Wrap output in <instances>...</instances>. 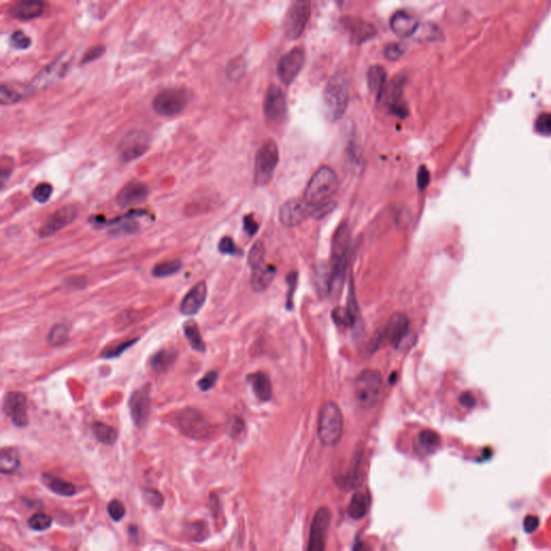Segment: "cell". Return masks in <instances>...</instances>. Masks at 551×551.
<instances>
[{
    "label": "cell",
    "instance_id": "cell-1",
    "mask_svg": "<svg viewBox=\"0 0 551 551\" xmlns=\"http://www.w3.org/2000/svg\"><path fill=\"white\" fill-rule=\"evenodd\" d=\"M338 189V178L329 166H322L314 172L305 190L304 201L312 207L327 203Z\"/></svg>",
    "mask_w": 551,
    "mask_h": 551
},
{
    "label": "cell",
    "instance_id": "cell-2",
    "mask_svg": "<svg viewBox=\"0 0 551 551\" xmlns=\"http://www.w3.org/2000/svg\"><path fill=\"white\" fill-rule=\"evenodd\" d=\"M343 433V418L338 405L333 401H325L319 413L318 435L322 444L329 447L341 442Z\"/></svg>",
    "mask_w": 551,
    "mask_h": 551
},
{
    "label": "cell",
    "instance_id": "cell-3",
    "mask_svg": "<svg viewBox=\"0 0 551 551\" xmlns=\"http://www.w3.org/2000/svg\"><path fill=\"white\" fill-rule=\"evenodd\" d=\"M350 228L346 222L341 223L334 234L332 242V289L334 285L341 287L346 275L350 248Z\"/></svg>",
    "mask_w": 551,
    "mask_h": 551
},
{
    "label": "cell",
    "instance_id": "cell-4",
    "mask_svg": "<svg viewBox=\"0 0 551 551\" xmlns=\"http://www.w3.org/2000/svg\"><path fill=\"white\" fill-rule=\"evenodd\" d=\"M349 102V89L346 78L341 73L334 75L324 91V111L332 121L341 119Z\"/></svg>",
    "mask_w": 551,
    "mask_h": 551
},
{
    "label": "cell",
    "instance_id": "cell-5",
    "mask_svg": "<svg viewBox=\"0 0 551 551\" xmlns=\"http://www.w3.org/2000/svg\"><path fill=\"white\" fill-rule=\"evenodd\" d=\"M381 389V372L368 368L363 370L354 382V397L361 407L370 409L377 405Z\"/></svg>",
    "mask_w": 551,
    "mask_h": 551
},
{
    "label": "cell",
    "instance_id": "cell-6",
    "mask_svg": "<svg viewBox=\"0 0 551 551\" xmlns=\"http://www.w3.org/2000/svg\"><path fill=\"white\" fill-rule=\"evenodd\" d=\"M172 421L183 435L193 440L208 437L211 432L208 420L197 409L184 408L177 411L174 413Z\"/></svg>",
    "mask_w": 551,
    "mask_h": 551
},
{
    "label": "cell",
    "instance_id": "cell-7",
    "mask_svg": "<svg viewBox=\"0 0 551 551\" xmlns=\"http://www.w3.org/2000/svg\"><path fill=\"white\" fill-rule=\"evenodd\" d=\"M383 331L386 341L397 350H405L416 343V335L410 331V321L404 314H395L388 320Z\"/></svg>",
    "mask_w": 551,
    "mask_h": 551
},
{
    "label": "cell",
    "instance_id": "cell-8",
    "mask_svg": "<svg viewBox=\"0 0 551 551\" xmlns=\"http://www.w3.org/2000/svg\"><path fill=\"white\" fill-rule=\"evenodd\" d=\"M190 95L186 89L172 87L159 93L152 102L153 110L159 116H174L181 114L189 104Z\"/></svg>",
    "mask_w": 551,
    "mask_h": 551
},
{
    "label": "cell",
    "instance_id": "cell-9",
    "mask_svg": "<svg viewBox=\"0 0 551 551\" xmlns=\"http://www.w3.org/2000/svg\"><path fill=\"white\" fill-rule=\"evenodd\" d=\"M278 162V145L273 139H269L260 147L255 157L254 181L258 186H265L271 181Z\"/></svg>",
    "mask_w": 551,
    "mask_h": 551
},
{
    "label": "cell",
    "instance_id": "cell-10",
    "mask_svg": "<svg viewBox=\"0 0 551 551\" xmlns=\"http://www.w3.org/2000/svg\"><path fill=\"white\" fill-rule=\"evenodd\" d=\"M151 136L145 131L135 129L126 134L118 145V153L123 162H132L143 156L150 147Z\"/></svg>",
    "mask_w": 551,
    "mask_h": 551
},
{
    "label": "cell",
    "instance_id": "cell-11",
    "mask_svg": "<svg viewBox=\"0 0 551 551\" xmlns=\"http://www.w3.org/2000/svg\"><path fill=\"white\" fill-rule=\"evenodd\" d=\"M310 17V3L298 0L289 8L284 19V32L290 39L300 37Z\"/></svg>",
    "mask_w": 551,
    "mask_h": 551
},
{
    "label": "cell",
    "instance_id": "cell-12",
    "mask_svg": "<svg viewBox=\"0 0 551 551\" xmlns=\"http://www.w3.org/2000/svg\"><path fill=\"white\" fill-rule=\"evenodd\" d=\"M329 523H331L329 510L327 507L319 508L312 519L307 551H325Z\"/></svg>",
    "mask_w": 551,
    "mask_h": 551
},
{
    "label": "cell",
    "instance_id": "cell-13",
    "mask_svg": "<svg viewBox=\"0 0 551 551\" xmlns=\"http://www.w3.org/2000/svg\"><path fill=\"white\" fill-rule=\"evenodd\" d=\"M67 56L68 54H64L61 57H58L55 61L42 68V71L32 81L30 87L33 90H42L62 79L67 73L68 68H69L71 60Z\"/></svg>",
    "mask_w": 551,
    "mask_h": 551
},
{
    "label": "cell",
    "instance_id": "cell-14",
    "mask_svg": "<svg viewBox=\"0 0 551 551\" xmlns=\"http://www.w3.org/2000/svg\"><path fill=\"white\" fill-rule=\"evenodd\" d=\"M78 211L73 206H65L55 213L48 215L39 228V236L42 238L50 237L65 228L77 218Z\"/></svg>",
    "mask_w": 551,
    "mask_h": 551
},
{
    "label": "cell",
    "instance_id": "cell-15",
    "mask_svg": "<svg viewBox=\"0 0 551 551\" xmlns=\"http://www.w3.org/2000/svg\"><path fill=\"white\" fill-rule=\"evenodd\" d=\"M3 411L17 428H25L28 424L27 399L21 392H8L3 399Z\"/></svg>",
    "mask_w": 551,
    "mask_h": 551
},
{
    "label": "cell",
    "instance_id": "cell-16",
    "mask_svg": "<svg viewBox=\"0 0 551 551\" xmlns=\"http://www.w3.org/2000/svg\"><path fill=\"white\" fill-rule=\"evenodd\" d=\"M129 413L132 419L138 428H143L150 416L151 397L150 387L145 385L141 389L136 390L129 397Z\"/></svg>",
    "mask_w": 551,
    "mask_h": 551
},
{
    "label": "cell",
    "instance_id": "cell-17",
    "mask_svg": "<svg viewBox=\"0 0 551 551\" xmlns=\"http://www.w3.org/2000/svg\"><path fill=\"white\" fill-rule=\"evenodd\" d=\"M305 63L302 48H294L281 57L278 64V75L283 84L289 85L298 77Z\"/></svg>",
    "mask_w": 551,
    "mask_h": 551
},
{
    "label": "cell",
    "instance_id": "cell-18",
    "mask_svg": "<svg viewBox=\"0 0 551 551\" xmlns=\"http://www.w3.org/2000/svg\"><path fill=\"white\" fill-rule=\"evenodd\" d=\"M264 112L269 121L280 124L287 118L284 93L277 85H271L264 100Z\"/></svg>",
    "mask_w": 551,
    "mask_h": 551
},
{
    "label": "cell",
    "instance_id": "cell-19",
    "mask_svg": "<svg viewBox=\"0 0 551 551\" xmlns=\"http://www.w3.org/2000/svg\"><path fill=\"white\" fill-rule=\"evenodd\" d=\"M312 217V206L300 199H291L281 206L279 219L284 226L294 228Z\"/></svg>",
    "mask_w": 551,
    "mask_h": 551
},
{
    "label": "cell",
    "instance_id": "cell-20",
    "mask_svg": "<svg viewBox=\"0 0 551 551\" xmlns=\"http://www.w3.org/2000/svg\"><path fill=\"white\" fill-rule=\"evenodd\" d=\"M405 78L395 77L388 87H385L379 100H385L392 114H397L399 118L408 116V108L403 100V89H404Z\"/></svg>",
    "mask_w": 551,
    "mask_h": 551
},
{
    "label": "cell",
    "instance_id": "cell-21",
    "mask_svg": "<svg viewBox=\"0 0 551 551\" xmlns=\"http://www.w3.org/2000/svg\"><path fill=\"white\" fill-rule=\"evenodd\" d=\"M149 196V190L145 183L141 181H129L120 190L116 195V201L119 207L129 208L133 206L143 203Z\"/></svg>",
    "mask_w": 551,
    "mask_h": 551
},
{
    "label": "cell",
    "instance_id": "cell-22",
    "mask_svg": "<svg viewBox=\"0 0 551 551\" xmlns=\"http://www.w3.org/2000/svg\"><path fill=\"white\" fill-rule=\"evenodd\" d=\"M343 26L346 27L353 44H361L368 42L377 34L376 27L368 21L360 17H346L343 19Z\"/></svg>",
    "mask_w": 551,
    "mask_h": 551
},
{
    "label": "cell",
    "instance_id": "cell-23",
    "mask_svg": "<svg viewBox=\"0 0 551 551\" xmlns=\"http://www.w3.org/2000/svg\"><path fill=\"white\" fill-rule=\"evenodd\" d=\"M206 298H207V285L204 281H201L194 285L191 291L184 296L180 304V311L186 316H194L201 309Z\"/></svg>",
    "mask_w": 551,
    "mask_h": 551
},
{
    "label": "cell",
    "instance_id": "cell-24",
    "mask_svg": "<svg viewBox=\"0 0 551 551\" xmlns=\"http://www.w3.org/2000/svg\"><path fill=\"white\" fill-rule=\"evenodd\" d=\"M46 3L40 0H23L13 3L9 8V15L19 21H30L42 15Z\"/></svg>",
    "mask_w": 551,
    "mask_h": 551
},
{
    "label": "cell",
    "instance_id": "cell-25",
    "mask_svg": "<svg viewBox=\"0 0 551 551\" xmlns=\"http://www.w3.org/2000/svg\"><path fill=\"white\" fill-rule=\"evenodd\" d=\"M390 26L397 36L401 38L415 36L419 28V23L416 17L409 15L406 11L399 10L392 15Z\"/></svg>",
    "mask_w": 551,
    "mask_h": 551
},
{
    "label": "cell",
    "instance_id": "cell-26",
    "mask_svg": "<svg viewBox=\"0 0 551 551\" xmlns=\"http://www.w3.org/2000/svg\"><path fill=\"white\" fill-rule=\"evenodd\" d=\"M277 269L271 264L264 263L261 267L252 269L251 287L257 292H263L269 289L276 277Z\"/></svg>",
    "mask_w": 551,
    "mask_h": 551
},
{
    "label": "cell",
    "instance_id": "cell-27",
    "mask_svg": "<svg viewBox=\"0 0 551 551\" xmlns=\"http://www.w3.org/2000/svg\"><path fill=\"white\" fill-rule=\"evenodd\" d=\"M178 358V352L174 348H165L157 351L150 360V366L157 374L170 370Z\"/></svg>",
    "mask_w": 551,
    "mask_h": 551
},
{
    "label": "cell",
    "instance_id": "cell-28",
    "mask_svg": "<svg viewBox=\"0 0 551 551\" xmlns=\"http://www.w3.org/2000/svg\"><path fill=\"white\" fill-rule=\"evenodd\" d=\"M254 395H257L260 401H267L273 397V388H271V379L269 376L264 372H255L251 374L248 378Z\"/></svg>",
    "mask_w": 551,
    "mask_h": 551
},
{
    "label": "cell",
    "instance_id": "cell-29",
    "mask_svg": "<svg viewBox=\"0 0 551 551\" xmlns=\"http://www.w3.org/2000/svg\"><path fill=\"white\" fill-rule=\"evenodd\" d=\"M42 480H44V485L57 496L69 498V496H75L77 494V488L75 485L71 484V481H66L60 477L48 474L42 475Z\"/></svg>",
    "mask_w": 551,
    "mask_h": 551
},
{
    "label": "cell",
    "instance_id": "cell-30",
    "mask_svg": "<svg viewBox=\"0 0 551 551\" xmlns=\"http://www.w3.org/2000/svg\"><path fill=\"white\" fill-rule=\"evenodd\" d=\"M386 80H387V71L382 66L374 65L368 69V87H370V92L377 96L378 100L385 90Z\"/></svg>",
    "mask_w": 551,
    "mask_h": 551
},
{
    "label": "cell",
    "instance_id": "cell-31",
    "mask_svg": "<svg viewBox=\"0 0 551 551\" xmlns=\"http://www.w3.org/2000/svg\"><path fill=\"white\" fill-rule=\"evenodd\" d=\"M370 502H372V498L368 492H358L354 494L351 498L348 507V514L350 517L353 519H361L364 517L370 509Z\"/></svg>",
    "mask_w": 551,
    "mask_h": 551
},
{
    "label": "cell",
    "instance_id": "cell-32",
    "mask_svg": "<svg viewBox=\"0 0 551 551\" xmlns=\"http://www.w3.org/2000/svg\"><path fill=\"white\" fill-rule=\"evenodd\" d=\"M19 467V452L15 448H3L0 453V471L5 475L13 474Z\"/></svg>",
    "mask_w": 551,
    "mask_h": 551
},
{
    "label": "cell",
    "instance_id": "cell-33",
    "mask_svg": "<svg viewBox=\"0 0 551 551\" xmlns=\"http://www.w3.org/2000/svg\"><path fill=\"white\" fill-rule=\"evenodd\" d=\"M183 329L184 335L189 341L192 349L199 351V352H205L206 345L204 343L203 337H201V332H199V325L196 324V322L193 321V320L186 321L184 323Z\"/></svg>",
    "mask_w": 551,
    "mask_h": 551
},
{
    "label": "cell",
    "instance_id": "cell-34",
    "mask_svg": "<svg viewBox=\"0 0 551 551\" xmlns=\"http://www.w3.org/2000/svg\"><path fill=\"white\" fill-rule=\"evenodd\" d=\"M93 434L98 442L104 445H114L118 440V432L116 428L108 426L106 423L96 422L92 426Z\"/></svg>",
    "mask_w": 551,
    "mask_h": 551
},
{
    "label": "cell",
    "instance_id": "cell-35",
    "mask_svg": "<svg viewBox=\"0 0 551 551\" xmlns=\"http://www.w3.org/2000/svg\"><path fill=\"white\" fill-rule=\"evenodd\" d=\"M182 269V263L180 260H172V261L162 262L153 267L152 273L156 278H165L170 276L174 275Z\"/></svg>",
    "mask_w": 551,
    "mask_h": 551
},
{
    "label": "cell",
    "instance_id": "cell-36",
    "mask_svg": "<svg viewBox=\"0 0 551 551\" xmlns=\"http://www.w3.org/2000/svg\"><path fill=\"white\" fill-rule=\"evenodd\" d=\"M69 338V327L67 324L58 323L48 333V341L51 346L60 347Z\"/></svg>",
    "mask_w": 551,
    "mask_h": 551
},
{
    "label": "cell",
    "instance_id": "cell-37",
    "mask_svg": "<svg viewBox=\"0 0 551 551\" xmlns=\"http://www.w3.org/2000/svg\"><path fill=\"white\" fill-rule=\"evenodd\" d=\"M333 321L341 327H353L356 323V318L348 307L334 308L332 311Z\"/></svg>",
    "mask_w": 551,
    "mask_h": 551
},
{
    "label": "cell",
    "instance_id": "cell-38",
    "mask_svg": "<svg viewBox=\"0 0 551 551\" xmlns=\"http://www.w3.org/2000/svg\"><path fill=\"white\" fill-rule=\"evenodd\" d=\"M415 35H416L417 40H420V42H436L442 38V32L440 28L436 25L430 24V23L419 25L418 30Z\"/></svg>",
    "mask_w": 551,
    "mask_h": 551
},
{
    "label": "cell",
    "instance_id": "cell-39",
    "mask_svg": "<svg viewBox=\"0 0 551 551\" xmlns=\"http://www.w3.org/2000/svg\"><path fill=\"white\" fill-rule=\"evenodd\" d=\"M265 247L263 242H258L248 254V264L252 269H257L265 263Z\"/></svg>",
    "mask_w": 551,
    "mask_h": 551
},
{
    "label": "cell",
    "instance_id": "cell-40",
    "mask_svg": "<svg viewBox=\"0 0 551 551\" xmlns=\"http://www.w3.org/2000/svg\"><path fill=\"white\" fill-rule=\"evenodd\" d=\"M244 71H246V62L242 57L234 58L226 67V75H228L230 80L233 81H237L242 79V75H244Z\"/></svg>",
    "mask_w": 551,
    "mask_h": 551
},
{
    "label": "cell",
    "instance_id": "cell-41",
    "mask_svg": "<svg viewBox=\"0 0 551 551\" xmlns=\"http://www.w3.org/2000/svg\"><path fill=\"white\" fill-rule=\"evenodd\" d=\"M420 447L424 450H434L440 445V438L438 434L431 430H424L418 435Z\"/></svg>",
    "mask_w": 551,
    "mask_h": 551
},
{
    "label": "cell",
    "instance_id": "cell-42",
    "mask_svg": "<svg viewBox=\"0 0 551 551\" xmlns=\"http://www.w3.org/2000/svg\"><path fill=\"white\" fill-rule=\"evenodd\" d=\"M51 525L52 517L44 513L35 514L28 520L29 527L35 531H46Z\"/></svg>",
    "mask_w": 551,
    "mask_h": 551
},
{
    "label": "cell",
    "instance_id": "cell-43",
    "mask_svg": "<svg viewBox=\"0 0 551 551\" xmlns=\"http://www.w3.org/2000/svg\"><path fill=\"white\" fill-rule=\"evenodd\" d=\"M10 44L15 50H27L32 46V39L22 30H15L10 37Z\"/></svg>",
    "mask_w": 551,
    "mask_h": 551
},
{
    "label": "cell",
    "instance_id": "cell-44",
    "mask_svg": "<svg viewBox=\"0 0 551 551\" xmlns=\"http://www.w3.org/2000/svg\"><path fill=\"white\" fill-rule=\"evenodd\" d=\"M22 100V95L19 94L17 90L7 85H1L0 87V102L3 105L17 104Z\"/></svg>",
    "mask_w": 551,
    "mask_h": 551
},
{
    "label": "cell",
    "instance_id": "cell-45",
    "mask_svg": "<svg viewBox=\"0 0 551 551\" xmlns=\"http://www.w3.org/2000/svg\"><path fill=\"white\" fill-rule=\"evenodd\" d=\"M52 192H53V188L51 184L42 182V183L38 184L33 191V199L39 204L46 203L51 197Z\"/></svg>",
    "mask_w": 551,
    "mask_h": 551
},
{
    "label": "cell",
    "instance_id": "cell-46",
    "mask_svg": "<svg viewBox=\"0 0 551 551\" xmlns=\"http://www.w3.org/2000/svg\"><path fill=\"white\" fill-rule=\"evenodd\" d=\"M534 129L539 135L551 136V112L539 114L534 123Z\"/></svg>",
    "mask_w": 551,
    "mask_h": 551
},
{
    "label": "cell",
    "instance_id": "cell-47",
    "mask_svg": "<svg viewBox=\"0 0 551 551\" xmlns=\"http://www.w3.org/2000/svg\"><path fill=\"white\" fill-rule=\"evenodd\" d=\"M138 339H131V341H123V343L116 345V346L111 347V348L107 349L105 352H102V356L104 359H114L121 356L124 351L127 350L129 347L133 346L137 343Z\"/></svg>",
    "mask_w": 551,
    "mask_h": 551
},
{
    "label": "cell",
    "instance_id": "cell-48",
    "mask_svg": "<svg viewBox=\"0 0 551 551\" xmlns=\"http://www.w3.org/2000/svg\"><path fill=\"white\" fill-rule=\"evenodd\" d=\"M407 46L401 42L388 44L385 48V56L389 61H397L406 51Z\"/></svg>",
    "mask_w": 551,
    "mask_h": 551
},
{
    "label": "cell",
    "instance_id": "cell-49",
    "mask_svg": "<svg viewBox=\"0 0 551 551\" xmlns=\"http://www.w3.org/2000/svg\"><path fill=\"white\" fill-rule=\"evenodd\" d=\"M107 510H108V514H109L110 518H111L114 521H120V520L123 519L126 514V509L125 507H124L123 503H121V502L118 500H112L111 502L108 504Z\"/></svg>",
    "mask_w": 551,
    "mask_h": 551
},
{
    "label": "cell",
    "instance_id": "cell-50",
    "mask_svg": "<svg viewBox=\"0 0 551 551\" xmlns=\"http://www.w3.org/2000/svg\"><path fill=\"white\" fill-rule=\"evenodd\" d=\"M104 53V46H92V48H89V50L85 52L84 55H83L82 60H81V65H85V64H90L92 63V62L96 61V60H98Z\"/></svg>",
    "mask_w": 551,
    "mask_h": 551
},
{
    "label": "cell",
    "instance_id": "cell-51",
    "mask_svg": "<svg viewBox=\"0 0 551 551\" xmlns=\"http://www.w3.org/2000/svg\"><path fill=\"white\" fill-rule=\"evenodd\" d=\"M219 251L223 254H228V255H235V254L240 253L238 250L237 246L235 244L234 240L231 237H223L219 242Z\"/></svg>",
    "mask_w": 551,
    "mask_h": 551
},
{
    "label": "cell",
    "instance_id": "cell-52",
    "mask_svg": "<svg viewBox=\"0 0 551 551\" xmlns=\"http://www.w3.org/2000/svg\"><path fill=\"white\" fill-rule=\"evenodd\" d=\"M218 372H208L197 382V386H199V389L201 391H209V390L213 389L215 387V382L218 380Z\"/></svg>",
    "mask_w": 551,
    "mask_h": 551
},
{
    "label": "cell",
    "instance_id": "cell-53",
    "mask_svg": "<svg viewBox=\"0 0 551 551\" xmlns=\"http://www.w3.org/2000/svg\"><path fill=\"white\" fill-rule=\"evenodd\" d=\"M143 496H145L147 503L152 505L153 507H162L163 503H164V498H163L162 494L160 492H157L156 490L145 489L143 491Z\"/></svg>",
    "mask_w": 551,
    "mask_h": 551
},
{
    "label": "cell",
    "instance_id": "cell-54",
    "mask_svg": "<svg viewBox=\"0 0 551 551\" xmlns=\"http://www.w3.org/2000/svg\"><path fill=\"white\" fill-rule=\"evenodd\" d=\"M417 180H418V186L421 191L426 189V186L430 183V172H428V168H426V166H421L420 168H419Z\"/></svg>",
    "mask_w": 551,
    "mask_h": 551
},
{
    "label": "cell",
    "instance_id": "cell-55",
    "mask_svg": "<svg viewBox=\"0 0 551 551\" xmlns=\"http://www.w3.org/2000/svg\"><path fill=\"white\" fill-rule=\"evenodd\" d=\"M288 283H289V291L288 294V308H292V300H293V294L295 292V288H296V285H298V273L293 271L291 273L290 275L288 276Z\"/></svg>",
    "mask_w": 551,
    "mask_h": 551
},
{
    "label": "cell",
    "instance_id": "cell-56",
    "mask_svg": "<svg viewBox=\"0 0 551 551\" xmlns=\"http://www.w3.org/2000/svg\"><path fill=\"white\" fill-rule=\"evenodd\" d=\"M386 338L385 335H383V331L378 332L376 333L374 336L372 337L370 339V345H368V350L370 352H376L378 349L381 347L382 343H385Z\"/></svg>",
    "mask_w": 551,
    "mask_h": 551
},
{
    "label": "cell",
    "instance_id": "cell-57",
    "mask_svg": "<svg viewBox=\"0 0 551 551\" xmlns=\"http://www.w3.org/2000/svg\"><path fill=\"white\" fill-rule=\"evenodd\" d=\"M244 228L250 236H253L258 232L259 225H258L257 221L254 220L253 215H249L247 217H244Z\"/></svg>",
    "mask_w": 551,
    "mask_h": 551
},
{
    "label": "cell",
    "instance_id": "cell-58",
    "mask_svg": "<svg viewBox=\"0 0 551 551\" xmlns=\"http://www.w3.org/2000/svg\"><path fill=\"white\" fill-rule=\"evenodd\" d=\"M242 428H244V423H242V421L240 420V418H236V417L233 418L232 421H231L230 426L231 433H232L233 435L240 434V433L242 432Z\"/></svg>",
    "mask_w": 551,
    "mask_h": 551
},
{
    "label": "cell",
    "instance_id": "cell-59",
    "mask_svg": "<svg viewBox=\"0 0 551 551\" xmlns=\"http://www.w3.org/2000/svg\"><path fill=\"white\" fill-rule=\"evenodd\" d=\"M354 551H370V548L368 544H365V543L360 542L356 545Z\"/></svg>",
    "mask_w": 551,
    "mask_h": 551
}]
</instances>
